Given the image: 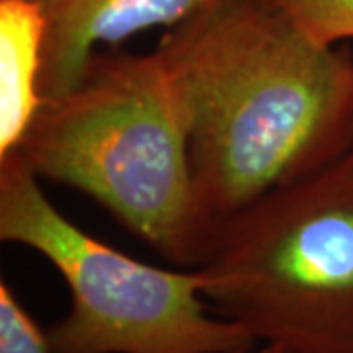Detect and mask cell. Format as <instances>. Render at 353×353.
<instances>
[{"mask_svg":"<svg viewBox=\"0 0 353 353\" xmlns=\"http://www.w3.org/2000/svg\"><path fill=\"white\" fill-rule=\"evenodd\" d=\"M36 2H39V4H41V0H36Z\"/></svg>","mask_w":353,"mask_h":353,"instance_id":"obj_10","label":"cell"},{"mask_svg":"<svg viewBox=\"0 0 353 353\" xmlns=\"http://www.w3.org/2000/svg\"><path fill=\"white\" fill-rule=\"evenodd\" d=\"M310 39L340 46L353 39V0H273Z\"/></svg>","mask_w":353,"mask_h":353,"instance_id":"obj_7","label":"cell"},{"mask_svg":"<svg viewBox=\"0 0 353 353\" xmlns=\"http://www.w3.org/2000/svg\"><path fill=\"white\" fill-rule=\"evenodd\" d=\"M352 152H353V150H352Z\"/></svg>","mask_w":353,"mask_h":353,"instance_id":"obj_11","label":"cell"},{"mask_svg":"<svg viewBox=\"0 0 353 353\" xmlns=\"http://www.w3.org/2000/svg\"><path fill=\"white\" fill-rule=\"evenodd\" d=\"M0 240L30 248L65 279L71 310L48 332L51 353H240L255 338L212 318L204 273L141 263L65 218L18 152L0 157Z\"/></svg>","mask_w":353,"mask_h":353,"instance_id":"obj_4","label":"cell"},{"mask_svg":"<svg viewBox=\"0 0 353 353\" xmlns=\"http://www.w3.org/2000/svg\"><path fill=\"white\" fill-rule=\"evenodd\" d=\"M14 152L39 179L101 204L171 263L206 261L187 116L155 50L97 51L75 87L43 101Z\"/></svg>","mask_w":353,"mask_h":353,"instance_id":"obj_2","label":"cell"},{"mask_svg":"<svg viewBox=\"0 0 353 353\" xmlns=\"http://www.w3.org/2000/svg\"><path fill=\"white\" fill-rule=\"evenodd\" d=\"M240 353H294L287 350V347H283V345H277V343H265L261 350H248V352H240Z\"/></svg>","mask_w":353,"mask_h":353,"instance_id":"obj_9","label":"cell"},{"mask_svg":"<svg viewBox=\"0 0 353 353\" xmlns=\"http://www.w3.org/2000/svg\"><path fill=\"white\" fill-rule=\"evenodd\" d=\"M0 353H51L48 332H41L6 281L0 283Z\"/></svg>","mask_w":353,"mask_h":353,"instance_id":"obj_8","label":"cell"},{"mask_svg":"<svg viewBox=\"0 0 353 353\" xmlns=\"http://www.w3.org/2000/svg\"><path fill=\"white\" fill-rule=\"evenodd\" d=\"M216 0H41L46 48L41 99L53 101L79 83L101 46L118 48L152 28H175Z\"/></svg>","mask_w":353,"mask_h":353,"instance_id":"obj_5","label":"cell"},{"mask_svg":"<svg viewBox=\"0 0 353 353\" xmlns=\"http://www.w3.org/2000/svg\"><path fill=\"white\" fill-rule=\"evenodd\" d=\"M218 314L294 353H353V152L218 228L202 267Z\"/></svg>","mask_w":353,"mask_h":353,"instance_id":"obj_3","label":"cell"},{"mask_svg":"<svg viewBox=\"0 0 353 353\" xmlns=\"http://www.w3.org/2000/svg\"><path fill=\"white\" fill-rule=\"evenodd\" d=\"M155 51L187 116L208 252L232 216L353 150L352 53L308 38L273 0H216Z\"/></svg>","mask_w":353,"mask_h":353,"instance_id":"obj_1","label":"cell"},{"mask_svg":"<svg viewBox=\"0 0 353 353\" xmlns=\"http://www.w3.org/2000/svg\"><path fill=\"white\" fill-rule=\"evenodd\" d=\"M46 14L36 0H0V157L36 120L41 99Z\"/></svg>","mask_w":353,"mask_h":353,"instance_id":"obj_6","label":"cell"}]
</instances>
